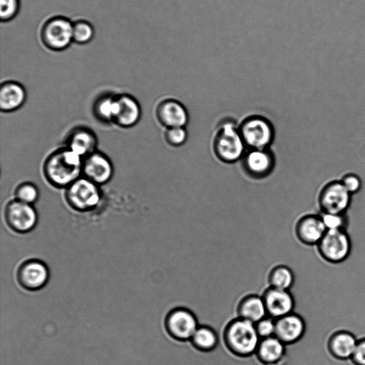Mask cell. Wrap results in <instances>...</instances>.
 Segmentation results:
<instances>
[{
  "mask_svg": "<svg viewBox=\"0 0 365 365\" xmlns=\"http://www.w3.org/2000/svg\"><path fill=\"white\" fill-rule=\"evenodd\" d=\"M93 111L98 119L103 122H113L117 111V97L103 96L94 105Z\"/></svg>",
  "mask_w": 365,
  "mask_h": 365,
  "instance_id": "cb8c5ba5",
  "label": "cell"
},
{
  "mask_svg": "<svg viewBox=\"0 0 365 365\" xmlns=\"http://www.w3.org/2000/svg\"><path fill=\"white\" fill-rule=\"evenodd\" d=\"M351 359L356 365H365V338L358 341Z\"/></svg>",
  "mask_w": 365,
  "mask_h": 365,
  "instance_id": "836d02e7",
  "label": "cell"
},
{
  "mask_svg": "<svg viewBox=\"0 0 365 365\" xmlns=\"http://www.w3.org/2000/svg\"><path fill=\"white\" fill-rule=\"evenodd\" d=\"M14 195L16 200L32 205L37 201L39 192L34 183L24 182L16 187Z\"/></svg>",
  "mask_w": 365,
  "mask_h": 365,
  "instance_id": "83f0119b",
  "label": "cell"
},
{
  "mask_svg": "<svg viewBox=\"0 0 365 365\" xmlns=\"http://www.w3.org/2000/svg\"><path fill=\"white\" fill-rule=\"evenodd\" d=\"M245 146L239 128L230 121L220 126L214 140V150L217 156L226 163H233L240 159L245 154Z\"/></svg>",
  "mask_w": 365,
  "mask_h": 365,
  "instance_id": "7a4b0ae2",
  "label": "cell"
},
{
  "mask_svg": "<svg viewBox=\"0 0 365 365\" xmlns=\"http://www.w3.org/2000/svg\"><path fill=\"white\" fill-rule=\"evenodd\" d=\"M16 275L21 287L29 291H37L47 284L49 270L43 262L32 259L24 262L19 266Z\"/></svg>",
  "mask_w": 365,
  "mask_h": 365,
  "instance_id": "30bf717a",
  "label": "cell"
},
{
  "mask_svg": "<svg viewBox=\"0 0 365 365\" xmlns=\"http://www.w3.org/2000/svg\"><path fill=\"white\" fill-rule=\"evenodd\" d=\"M294 282V275L290 268L280 266L273 270L270 275V284L273 288L288 290Z\"/></svg>",
  "mask_w": 365,
  "mask_h": 365,
  "instance_id": "d4e9b609",
  "label": "cell"
},
{
  "mask_svg": "<svg viewBox=\"0 0 365 365\" xmlns=\"http://www.w3.org/2000/svg\"><path fill=\"white\" fill-rule=\"evenodd\" d=\"M358 341L355 336L349 331H337L329 338L328 349L332 356L337 359H351Z\"/></svg>",
  "mask_w": 365,
  "mask_h": 365,
  "instance_id": "44dd1931",
  "label": "cell"
},
{
  "mask_svg": "<svg viewBox=\"0 0 365 365\" xmlns=\"http://www.w3.org/2000/svg\"><path fill=\"white\" fill-rule=\"evenodd\" d=\"M165 139L171 145L179 146L182 145L187 139V132L185 127L167 128Z\"/></svg>",
  "mask_w": 365,
  "mask_h": 365,
  "instance_id": "4dcf8cb0",
  "label": "cell"
},
{
  "mask_svg": "<svg viewBox=\"0 0 365 365\" xmlns=\"http://www.w3.org/2000/svg\"><path fill=\"white\" fill-rule=\"evenodd\" d=\"M82 173L98 185L108 182L113 173L109 158L99 152H93L83 158Z\"/></svg>",
  "mask_w": 365,
  "mask_h": 365,
  "instance_id": "7c38bea8",
  "label": "cell"
},
{
  "mask_svg": "<svg viewBox=\"0 0 365 365\" xmlns=\"http://www.w3.org/2000/svg\"><path fill=\"white\" fill-rule=\"evenodd\" d=\"M241 135L250 149H267L274 137L271 123L264 118L252 116L245 120L239 128Z\"/></svg>",
  "mask_w": 365,
  "mask_h": 365,
  "instance_id": "52a82bcc",
  "label": "cell"
},
{
  "mask_svg": "<svg viewBox=\"0 0 365 365\" xmlns=\"http://www.w3.org/2000/svg\"><path fill=\"white\" fill-rule=\"evenodd\" d=\"M317 246L324 259L331 263H339L349 257L351 242L345 230H329Z\"/></svg>",
  "mask_w": 365,
  "mask_h": 365,
  "instance_id": "8992f818",
  "label": "cell"
},
{
  "mask_svg": "<svg viewBox=\"0 0 365 365\" xmlns=\"http://www.w3.org/2000/svg\"><path fill=\"white\" fill-rule=\"evenodd\" d=\"M227 339L235 352L240 355H250L258 346L259 334L253 322L237 319L227 329Z\"/></svg>",
  "mask_w": 365,
  "mask_h": 365,
  "instance_id": "5b68a950",
  "label": "cell"
},
{
  "mask_svg": "<svg viewBox=\"0 0 365 365\" xmlns=\"http://www.w3.org/2000/svg\"><path fill=\"white\" fill-rule=\"evenodd\" d=\"M327 230H345L346 218L344 215L322 213L320 215Z\"/></svg>",
  "mask_w": 365,
  "mask_h": 365,
  "instance_id": "f546056e",
  "label": "cell"
},
{
  "mask_svg": "<svg viewBox=\"0 0 365 365\" xmlns=\"http://www.w3.org/2000/svg\"><path fill=\"white\" fill-rule=\"evenodd\" d=\"M26 98L24 87L14 81H4L0 88V109L3 112H12L21 108Z\"/></svg>",
  "mask_w": 365,
  "mask_h": 365,
  "instance_id": "d6986e66",
  "label": "cell"
},
{
  "mask_svg": "<svg viewBox=\"0 0 365 365\" xmlns=\"http://www.w3.org/2000/svg\"><path fill=\"white\" fill-rule=\"evenodd\" d=\"M274 157L267 149H250L244 156V167L252 176L267 175L274 167Z\"/></svg>",
  "mask_w": 365,
  "mask_h": 365,
  "instance_id": "e0dca14e",
  "label": "cell"
},
{
  "mask_svg": "<svg viewBox=\"0 0 365 365\" xmlns=\"http://www.w3.org/2000/svg\"><path fill=\"white\" fill-rule=\"evenodd\" d=\"M256 328L259 336L268 338L275 334L276 322L270 318L263 319L257 322Z\"/></svg>",
  "mask_w": 365,
  "mask_h": 365,
  "instance_id": "d6a6232c",
  "label": "cell"
},
{
  "mask_svg": "<svg viewBox=\"0 0 365 365\" xmlns=\"http://www.w3.org/2000/svg\"><path fill=\"white\" fill-rule=\"evenodd\" d=\"M264 296L267 310L272 317L281 318L293 312L294 298L289 292L272 287Z\"/></svg>",
  "mask_w": 365,
  "mask_h": 365,
  "instance_id": "2e32d148",
  "label": "cell"
},
{
  "mask_svg": "<svg viewBox=\"0 0 365 365\" xmlns=\"http://www.w3.org/2000/svg\"><path fill=\"white\" fill-rule=\"evenodd\" d=\"M65 195L68 205L81 212L94 209L101 200L98 185L85 177L79 178L68 185Z\"/></svg>",
  "mask_w": 365,
  "mask_h": 365,
  "instance_id": "277c9868",
  "label": "cell"
},
{
  "mask_svg": "<svg viewBox=\"0 0 365 365\" xmlns=\"http://www.w3.org/2000/svg\"><path fill=\"white\" fill-rule=\"evenodd\" d=\"M83 158L68 147L53 152L45 160L43 173L52 185L67 187L80 178Z\"/></svg>",
  "mask_w": 365,
  "mask_h": 365,
  "instance_id": "6da1fadb",
  "label": "cell"
},
{
  "mask_svg": "<svg viewBox=\"0 0 365 365\" xmlns=\"http://www.w3.org/2000/svg\"><path fill=\"white\" fill-rule=\"evenodd\" d=\"M346 190L351 195L359 192L361 187L360 178L353 173H348L340 180Z\"/></svg>",
  "mask_w": 365,
  "mask_h": 365,
  "instance_id": "1f68e13d",
  "label": "cell"
},
{
  "mask_svg": "<svg viewBox=\"0 0 365 365\" xmlns=\"http://www.w3.org/2000/svg\"><path fill=\"white\" fill-rule=\"evenodd\" d=\"M97 143V138L92 130L80 127L68 135L66 147L83 158L96 151Z\"/></svg>",
  "mask_w": 365,
  "mask_h": 365,
  "instance_id": "ffe728a7",
  "label": "cell"
},
{
  "mask_svg": "<svg viewBox=\"0 0 365 365\" xmlns=\"http://www.w3.org/2000/svg\"><path fill=\"white\" fill-rule=\"evenodd\" d=\"M4 216L7 225L18 233L31 231L38 222V215L34 207L16 199L7 203Z\"/></svg>",
  "mask_w": 365,
  "mask_h": 365,
  "instance_id": "9c48e42d",
  "label": "cell"
},
{
  "mask_svg": "<svg viewBox=\"0 0 365 365\" xmlns=\"http://www.w3.org/2000/svg\"><path fill=\"white\" fill-rule=\"evenodd\" d=\"M156 115L159 122L167 128L185 127L188 120L185 108L172 99L165 100L158 106Z\"/></svg>",
  "mask_w": 365,
  "mask_h": 365,
  "instance_id": "4fadbf2b",
  "label": "cell"
},
{
  "mask_svg": "<svg viewBox=\"0 0 365 365\" xmlns=\"http://www.w3.org/2000/svg\"><path fill=\"white\" fill-rule=\"evenodd\" d=\"M305 330L304 319L297 314L282 317L276 322L275 334L287 344L298 341L304 336Z\"/></svg>",
  "mask_w": 365,
  "mask_h": 365,
  "instance_id": "9a60e30c",
  "label": "cell"
},
{
  "mask_svg": "<svg viewBox=\"0 0 365 365\" xmlns=\"http://www.w3.org/2000/svg\"><path fill=\"white\" fill-rule=\"evenodd\" d=\"M197 321L192 313L185 309H175L165 319L166 331L172 336L188 340L197 329Z\"/></svg>",
  "mask_w": 365,
  "mask_h": 365,
  "instance_id": "8fae6325",
  "label": "cell"
},
{
  "mask_svg": "<svg viewBox=\"0 0 365 365\" xmlns=\"http://www.w3.org/2000/svg\"><path fill=\"white\" fill-rule=\"evenodd\" d=\"M351 195L340 180L331 181L319 193V208L322 213L344 215L350 206Z\"/></svg>",
  "mask_w": 365,
  "mask_h": 365,
  "instance_id": "ba28073f",
  "label": "cell"
},
{
  "mask_svg": "<svg viewBox=\"0 0 365 365\" xmlns=\"http://www.w3.org/2000/svg\"><path fill=\"white\" fill-rule=\"evenodd\" d=\"M41 39L46 48L53 51H62L73 42V22L63 16H54L43 24Z\"/></svg>",
  "mask_w": 365,
  "mask_h": 365,
  "instance_id": "3957f363",
  "label": "cell"
},
{
  "mask_svg": "<svg viewBox=\"0 0 365 365\" xmlns=\"http://www.w3.org/2000/svg\"><path fill=\"white\" fill-rule=\"evenodd\" d=\"M192 339L194 344L202 350H211L217 346L218 342L215 331L207 327L197 328Z\"/></svg>",
  "mask_w": 365,
  "mask_h": 365,
  "instance_id": "4316f807",
  "label": "cell"
},
{
  "mask_svg": "<svg viewBox=\"0 0 365 365\" xmlns=\"http://www.w3.org/2000/svg\"><path fill=\"white\" fill-rule=\"evenodd\" d=\"M20 9L19 0H0V19L2 22L14 19Z\"/></svg>",
  "mask_w": 365,
  "mask_h": 365,
  "instance_id": "f1b7e54d",
  "label": "cell"
},
{
  "mask_svg": "<svg viewBox=\"0 0 365 365\" xmlns=\"http://www.w3.org/2000/svg\"><path fill=\"white\" fill-rule=\"evenodd\" d=\"M240 317L252 322H259L267 312L264 299L253 296L246 299L240 307Z\"/></svg>",
  "mask_w": 365,
  "mask_h": 365,
  "instance_id": "7402d4cb",
  "label": "cell"
},
{
  "mask_svg": "<svg viewBox=\"0 0 365 365\" xmlns=\"http://www.w3.org/2000/svg\"><path fill=\"white\" fill-rule=\"evenodd\" d=\"M284 353V343L277 337L265 338L259 346V356L264 362H277Z\"/></svg>",
  "mask_w": 365,
  "mask_h": 365,
  "instance_id": "603a6c76",
  "label": "cell"
},
{
  "mask_svg": "<svg viewBox=\"0 0 365 365\" xmlns=\"http://www.w3.org/2000/svg\"><path fill=\"white\" fill-rule=\"evenodd\" d=\"M116 97L117 111L113 123L125 128L135 125L141 115L138 102L128 94H120Z\"/></svg>",
  "mask_w": 365,
  "mask_h": 365,
  "instance_id": "ac0fdd59",
  "label": "cell"
},
{
  "mask_svg": "<svg viewBox=\"0 0 365 365\" xmlns=\"http://www.w3.org/2000/svg\"><path fill=\"white\" fill-rule=\"evenodd\" d=\"M94 35V27L89 21L79 19L73 22V42L86 44L93 40Z\"/></svg>",
  "mask_w": 365,
  "mask_h": 365,
  "instance_id": "484cf974",
  "label": "cell"
},
{
  "mask_svg": "<svg viewBox=\"0 0 365 365\" xmlns=\"http://www.w3.org/2000/svg\"><path fill=\"white\" fill-rule=\"evenodd\" d=\"M327 232L320 215H307L302 217L296 226L298 239L308 245H317Z\"/></svg>",
  "mask_w": 365,
  "mask_h": 365,
  "instance_id": "5bb4252c",
  "label": "cell"
}]
</instances>
